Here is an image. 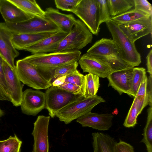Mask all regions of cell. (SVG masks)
I'll return each instance as SVG.
<instances>
[{"label":"cell","instance_id":"1","mask_svg":"<svg viewBox=\"0 0 152 152\" xmlns=\"http://www.w3.org/2000/svg\"><path fill=\"white\" fill-rule=\"evenodd\" d=\"M15 69L21 82L30 87L39 90L52 86L53 71L39 68L23 59L16 61Z\"/></svg>","mask_w":152,"mask_h":152},{"label":"cell","instance_id":"2","mask_svg":"<svg viewBox=\"0 0 152 152\" xmlns=\"http://www.w3.org/2000/svg\"><path fill=\"white\" fill-rule=\"evenodd\" d=\"M105 23L113 39L119 48L122 59L132 67L139 66L141 63V56L134 43L130 40L121 30L118 24L112 20Z\"/></svg>","mask_w":152,"mask_h":152},{"label":"cell","instance_id":"3","mask_svg":"<svg viewBox=\"0 0 152 152\" xmlns=\"http://www.w3.org/2000/svg\"><path fill=\"white\" fill-rule=\"evenodd\" d=\"M81 54L80 51L54 52L32 54L23 59L39 68L53 70L60 66L78 61Z\"/></svg>","mask_w":152,"mask_h":152},{"label":"cell","instance_id":"4","mask_svg":"<svg viewBox=\"0 0 152 152\" xmlns=\"http://www.w3.org/2000/svg\"><path fill=\"white\" fill-rule=\"evenodd\" d=\"M93 34L85 24L77 19L71 31L61 42L55 52L80 51L91 43Z\"/></svg>","mask_w":152,"mask_h":152},{"label":"cell","instance_id":"5","mask_svg":"<svg viewBox=\"0 0 152 152\" xmlns=\"http://www.w3.org/2000/svg\"><path fill=\"white\" fill-rule=\"evenodd\" d=\"M105 102L100 96L96 95L90 97L83 96L80 99L65 107L56 114L60 121L65 124L70 123L74 120L91 112L96 105Z\"/></svg>","mask_w":152,"mask_h":152},{"label":"cell","instance_id":"6","mask_svg":"<svg viewBox=\"0 0 152 152\" xmlns=\"http://www.w3.org/2000/svg\"><path fill=\"white\" fill-rule=\"evenodd\" d=\"M5 23L14 35L56 32L61 31L45 16H34L26 21L18 23Z\"/></svg>","mask_w":152,"mask_h":152},{"label":"cell","instance_id":"7","mask_svg":"<svg viewBox=\"0 0 152 152\" xmlns=\"http://www.w3.org/2000/svg\"><path fill=\"white\" fill-rule=\"evenodd\" d=\"M45 93V108L52 118L56 113L69 104L81 98L83 95H76L62 89L58 86H52L47 89Z\"/></svg>","mask_w":152,"mask_h":152},{"label":"cell","instance_id":"8","mask_svg":"<svg viewBox=\"0 0 152 152\" xmlns=\"http://www.w3.org/2000/svg\"><path fill=\"white\" fill-rule=\"evenodd\" d=\"M72 12L85 24L92 34L98 35L100 25L97 0H81Z\"/></svg>","mask_w":152,"mask_h":152},{"label":"cell","instance_id":"9","mask_svg":"<svg viewBox=\"0 0 152 152\" xmlns=\"http://www.w3.org/2000/svg\"><path fill=\"white\" fill-rule=\"evenodd\" d=\"M22 113L36 116L46 107L45 93L39 90L27 89L23 92L20 104Z\"/></svg>","mask_w":152,"mask_h":152},{"label":"cell","instance_id":"10","mask_svg":"<svg viewBox=\"0 0 152 152\" xmlns=\"http://www.w3.org/2000/svg\"><path fill=\"white\" fill-rule=\"evenodd\" d=\"M50 117L39 115L34 122L31 134L34 139L32 152H49L48 132Z\"/></svg>","mask_w":152,"mask_h":152},{"label":"cell","instance_id":"11","mask_svg":"<svg viewBox=\"0 0 152 152\" xmlns=\"http://www.w3.org/2000/svg\"><path fill=\"white\" fill-rule=\"evenodd\" d=\"M78 64L83 72L95 75L99 77H107L113 70L110 65L100 58L86 53L81 56Z\"/></svg>","mask_w":152,"mask_h":152},{"label":"cell","instance_id":"12","mask_svg":"<svg viewBox=\"0 0 152 152\" xmlns=\"http://www.w3.org/2000/svg\"><path fill=\"white\" fill-rule=\"evenodd\" d=\"M118 25L130 40L134 43L141 37L151 34L152 16L129 23L118 24Z\"/></svg>","mask_w":152,"mask_h":152},{"label":"cell","instance_id":"13","mask_svg":"<svg viewBox=\"0 0 152 152\" xmlns=\"http://www.w3.org/2000/svg\"><path fill=\"white\" fill-rule=\"evenodd\" d=\"M3 67L6 83L10 93L11 102L14 106H20L23 92V86L15 68H12L4 59Z\"/></svg>","mask_w":152,"mask_h":152},{"label":"cell","instance_id":"14","mask_svg":"<svg viewBox=\"0 0 152 152\" xmlns=\"http://www.w3.org/2000/svg\"><path fill=\"white\" fill-rule=\"evenodd\" d=\"M13 34L5 23H0V53L4 59L13 69L15 68V58L19 55L12 42Z\"/></svg>","mask_w":152,"mask_h":152},{"label":"cell","instance_id":"15","mask_svg":"<svg viewBox=\"0 0 152 152\" xmlns=\"http://www.w3.org/2000/svg\"><path fill=\"white\" fill-rule=\"evenodd\" d=\"M133 68L131 67L113 71L107 77L108 86L112 87L120 95L123 93L128 95L131 87Z\"/></svg>","mask_w":152,"mask_h":152},{"label":"cell","instance_id":"16","mask_svg":"<svg viewBox=\"0 0 152 152\" xmlns=\"http://www.w3.org/2000/svg\"><path fill=\"white\" fill-rule=\"evenodd\" d=\"M86 53L104 60L121 57L119 48L115 41L113 39L106 38H102L96 41Z\"/></svg>","mask_w":152,"mask_h":152},{"label":"cell","instance_id":"17","mask_svg":"<svg viewBox=\"0 0 152 152\" xmlns=\"http://www.w3.org/2000/svg\"><path fill=\"white\" fill-rule=\"evenodd\" d=\"M113 115L111 113L99 114L90 112L77 119L83 127H88L100 131L109 130L112 125Z\"/></svg>","mask_w":152,"mask_h":152},{"label":"cell","instance_id":"18","mask_svg":"<svg viewBox=\"0 0 152 152\" xmlns=\"http://www.w3.org/2000/svg\"><path fill=\"white\" fill-rule=\"evenodd\" d=\"M69 33L58 31L28 47L25 50L32 54L55 52L60 43Z\"/></svg>","mask_w":152,"mask_h":152},{"label":"cell","instance_id":"19","mask_svg":"<svg viewBox=\"0 0 152 152\" xmlns=\"http://www.w3.org/2000/svg\"><path fill=\"white\" fill-rule=\"evenodd\" d=\"M0 13L5 23H9L22 22L34 16L24 12L9 0H0Z\"/></svg>","mask_w":152,"mask_h":152},{"label":"cell","instance_id":"20","mask_svg":"<svg viewBox=\"0 0 152 152\" xmlns=\"http://www.w3.org/2000/svg\"><path fill=\"white\" fill-rule=\"evenodd\" d=\"M45 16L58 27L61 31L69 33L75 24L77 19L73 15L66 14L52 7L47 8Z\"/></svg>","mask_w":152,"mask_h":152},{"label":"cell","instance_id":"21","mask_svg":"<svg viewBox=\"0 0 152 152\" xmlns=\"http://www.w3.org/2000/svg\"><path fill=\"white\" fill-rule=\"evenodd\" d=\"M56 33L13 34L11 40L14 47L17 50H25L28 47Z\"/></svg>","mask_w":152,"mask_h":152},{"label":"cell","instance_id":"22","mask_svg":"<svg viewBox=\"0 0 152 152\" xmlns=\"http://www.w3.org/2000/svg\"><path fill=\"white\" fill-rule=\"evenodd\" d=\"M93 152H114V147L117 142L113 137L100 132L92 133Z\"/></svg>","mask_w":152,"mask_h":152},{"label":"cell","instance_id":"23","mask_svg":"<svg viewBox=\"0 0 152 152\" xmlns=\"http://www.w3.org/2000/svg\"><path fill=\"white\" fill-rule=\"evenodd\" d=\"M24 12L33 15L45 16V12L34 0H9Z\"/></svg>","mask_w":152,"mask_h":152},{"label":"cell","instance_id":"24","mask_svg":"<svg viewBox=\"0 0 152 152\" xmlns=\"http://www.w3.org/2000/svg\"><path fill=\"white\" fill-rule=\"evenodd\" d=\"M99 78L91 73L84 75L83 88L85 98L92 97L96 95L100 86Z\"/></svg>","mask_w":152,"mask_h":152},{"label":"cell","instance_id":"25","mask_svg":"<svg viewBox=\"0 0 152 152\" xmlns=\"http://www.w3.org/2000/svg\"><path fill=\"white\" fill-rule=\"evenodd\" d=\"M110 14L114 17L134 8V0H107Z\"/></svg>","mask_w":152,"mask_h":152},{"label":"cell","instance_id":"26","mask_svg":"<svg viewBox=\"0 0 152 152\" xmlns=\"http://www.w3.org/2000/svg\"><path fill=\"white\" fill-rule=\"evenodd\" d=\"M150 16L134 8L114 17L111 19L117 24L126 23L146 18Z\"/></svg>","mask_w":152,"mask_h":152},{"label":"cell","instance_id":"27","mask_svg":"<svg viewBox=\"0 0 152 152\" xmlns=\"http://www.w3.org/2000/svg\"><path fill=\"white\" fill-rule=\"evenodd\" d=\"M148 77H143L134 97L136 101L138 113L140 114L143 108L148 104L147 93Z\"/></svg>","mask_w":152,"mask_h":152},{"label":"cell","instance_id":"28","mask_svg":"<svg viewBox=\"0 0 152 152\" xmlns=\"http://www.w3.org/2000/svg\"><path fill=\"white\" fill-rule=\"evenodd\" d=\"M142 134L143 137L140 142L145 145L148 152H152V106L148 109L147 122Z\"/></svg>","mask_w":152,"mask_h":152},{"label":"cell","instance_id":"29","mask_svg":"<svg viewBox=\"0 0 152 152\" xmlns=\"http://www.w3.org/2000/svg\"><path fill=\"white\" fill-rule=\"evenodd\" d=\"M22 142L15 134L4 140L0 141V152H20Z\"/></svg>","mask_w":152,"mask_h":152},{"label":"cell","instance_id":"30","mask_svg":"<svg viewBox=\"0 0 152 152\" xmlns=\"http://www.w3.org/2000/svg\"><path fill=\"white\" fill-rule=\"evenodd\" d=\"M146 75V70L144 68L134 67L131 87L128 95L134 97L140 83Z\"/></svg>","mask_w":152,"mask_h":152},{"label":"cell","instance_id":"31","mask_svg":"<svg viewBox=\"0 0 152 152\" xmlns=\"http://www.w3.org/2000/svg\"><path fill=\"white\" fill-rule=\"evenodd\" d=\"M3 60L0 53V100L11 102L10 93L6 83L3 69Z\"/></svg>","mask_w":152,"mask_h":152},{"label":"cell","instance_id":"32","mask_svg":"<svg viewBox=\"0 0 152 152\" xmlns=\"http://www.w3.org/2000/svg\"><path fill=\"white\" fill-rule=\"evenodd\" d=\"M78 61L60 66L55 68L51 83L56 79L62 76H67L77 70L78 65Z\"/></svg>","mask_w":152,"mask_h":152},{"label":"cell","instance_id":"33","mask_svg":"<svg viewBox=\"0 0 152 152\" xmlns=\"http://www.w3.org/2000/svg\"><path fill=\"white\" fill-rule=\"evenodd\" d=\"M138 115L137 102L134 99L124 123V126L126 128L134 127L137 124Z\"/></svg>","mask_w":152,"mask_h":152},{"label":"cell","instance_id":"34","mask_svg":"<svg viewBox=\"0 0 152 152\" xmlns=\"http://www.w3.org/2000/svg\"><path fill=\"white\" fill-rule=\"evenodd\" d=\"M100 25L111 19L107 0H97Z\"/></svg>","mask_w":152,"mask_h":152},{"label":"cell","instance_id":"35","mask_svg":"<svg viewBox=\"0 0 152 152\" xmlns=\"http://www.w3.org/2000/svg\"><path fill=\"white\" fill-rule=\"evenodd\" d=\"M81 0H55L56 8L63 11L72 12Z\"/></svg>","mask_w":152,"mask_h":152},{"label":"cell","instance_id":"36","mask_svg":"<svg viewBox=\"0 0 152 152\" xmlns=\"http://www.w3.org/2000/svg\"><path fill=\"white\" fill-rule=\"evenodd\" d=\"M134 9L152 16V6L147 0H134Z\"/></svg>","mask_w":152,"mask_h":152},{"label":"cell","instance_id":"37","mask_svg":"<svg viewBox=\"0 0 152 152\" xmlns=\"http://www.w3.org/2000/svg\"><path fill=\"white\" fill-rule=\"evenodd\" d=\"M84 78V75L77 70L66 76L65 82L83 87Z\"/></svg>","mask_w":152,"mask_h":152},{"label":"cell","instance_id":"38","mask_svg":"<svg viewBox=\"0 0 152 152\" xmlns=\"http://www.w3.org/2000/svg\"><path fill=\"white\" fill-rule=\"evenodd\" d=\"M58 87L62 89L74 94L83 96L82 87L78 86L66 82H65L61 85Z\"/></svg>","mask_w":152,"mask_h":152},{"label":"cell","instance_id":"39","mask_svg":"<svg viewBox=\"0 0 152 152\" xmlns=\"http://www.w3.org/2000/svg\"><path fill=\"white\" fill-rule=\"evenodd\" d=\"M114 151V152H134L132 145L120 139L115 145Z\"/></svg>","mask_w":152,"mask_h":152},{"label":"cell","instance_id":"40","mask_svg":"<svg viewBox=\"0 0 152 152\" xmlns=\"http://www.w3.org/2000/svg\"><path fill=\"white\" fill-rule=\"evenodd\" d=\"M147 90L148 104L152 106V75H150L148 78Z\"/></svg>","mask_w":152,"mask_h":152},{"label":"cell","instance_id":"41","mask_svg":"<svg viewBox=\"0 0 152 152\" xmlns=\"http://www.w3.org/2000/svg\"><path fill=\"white\" fill-rule=\"evenodd\" d=\"M146 65L147 72L150 75H152V50L151 49L146 57Z\"/></svg>","mask_w":152,"mask_h":152},{"label":"cell","instance_id":"42","mask_svg":"<svg viewBox=\"0 0 152 152\" xmlns=\"http://www.w3.org/2000/svg\"><path fill=\"white\" fill-rule=\"evenodd\" d=\"M66 76H64L58 77L52 83V86H58L65 82Z\"/></svg>","mask_w":152,"mask_h":152},{"label":"cell","instance_id":"43","mask_svg":"<svg viewBox=\"0 0 152 152\" xmlns=\"http://www.w3.org/2000/svg\"><path fill=\"white\" fill-rule=\"evenodd\" d=\"M4 115V111L0 108V118Z\"/></svg>","mask_w":152,"mask_h":152}]
</instances>
